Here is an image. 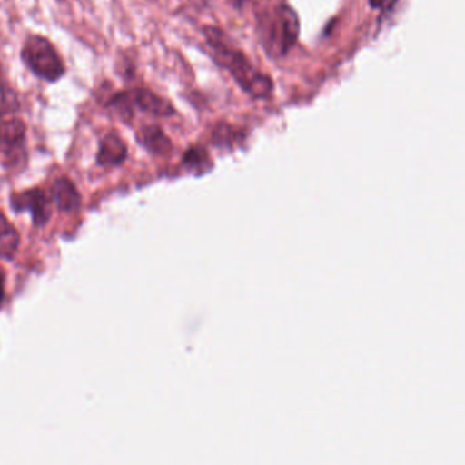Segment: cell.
<instances>
[{
  "label": "cell",
  "instance_id": "cell-12",
  "mask_svg": "<svg viewBox=\"0 0 465 465\" xmlns=\"http://www.w3.org/2000/svg\"><path fill=\"white\" fill-rule=\"evenodd\" d=\"M397 0H369L372 9L388 10L396 5Z\"/></svg>",
  "mask_w": 465,
  "mask_h": 465
},
{
  "label": "cell",
  "instance_id": "cell-6",
  "mask_svg": "<svg viewBox=\"0 0 465 465\" xmlns=\"http://www.w3.org/2000/svg\"><path fill=\"white\" fill-rule=\"evenodd\" d=\"M129 92L130 103L133 108L141 113L148 114L154 118H170L175 115V108L164 97L159 96L149 89L138 88Z\"/></svg>",
  "mask_w": 465,
  "mask_h": 465
},
{
  "label": "cell",
  "instance_id": "cell-9",
  "mask_svg": "<svg viewBox=\"0 0 465 465\" xmlns=\"http://www.w3.org/2000/svg\"><path fill=\"white\" fill-rule=\"evenodd\" d=\"M138 143L157 156H167L173 152V143L165 134L164 130L157 124L143 127L137 134Z\"/></svg>",
  "mask_w": 465,
  "mask_h": 465
},
{
  "label": "cell",
  "instance_id": "cell-7",
  "mask_svg": "<svg viewBox=\"0 0 465 465\" xmlns=\"http://www.w3.org/2000/svg\"><path fill=\"white\" fill-rule=\"evenodd\" d=\"M127 159V146L116 133H108L100 141L97 152V164L100 167L113 168L124 164Z\"/></svg>",
  "mask_w": 465,
  "mask_h": 465
},
{
  "label": "cell",
  "instance_id": "cell-1",
  "mask_svg": "<svg viewBox=\"0 0 465 465\" xmlns=\"http://www.w3.org/2000/svg\"><path fill=\"white\" fill-rule=\"evenodd\" d=\"M214 61L230 73L244 94L255 100L269 99L273 94V81L252 66L242 51L227 43L224 34L216 28L203 29Z\"/></svg>",
  "mask_w": 465,
  "mask_h": 465
},
{
  "label": "cell",
  "instance_id": "cell-4",
  "mask_svg": "<svg viewBox=\"0 0 465 465\" xmlns=\"http://www.w3.org/2000/svg\"><path fill=\"white\" fill-rule=\"evenodd\" d=\"M26 157V124L12 118L0 122V163L15 168Z\"/></svg>",
  "mask_w": 465,
  "mask_h": 465
},
{
  "label": "cell",
  "instance_id": "cell-13",
  "mask_svg": "<svg viewBox=\"0 0 465 465\" xmlns=\"http://www.w3.org/2000/svg\"><path fill=\"white\" fill-rule=\"evenodd\" d=\"M5 299V280L4 274L0 273V306L4 303Z\"/></svg>",
  "mask_w": 465,
  "mask_h": 465
},
{
  "label": "cell",
  "instance_id": "cell-3",
  "mask_svg": "<svg viewBox=\"0 0 465 465\" xmlns=\"http://www.w3.org/2000/svg\"><path fill=\"white\" fill-rule=\"evenodd\" d=\"M21 61L32 74L48 84L61 81L66 74L64 59L47 37L31 35L21 48Z\"/></svg>",
  "mask_w": 465,
  "mask_h": 465
},
{
  "label": "cell",
  "instance_id": "cell-2",
  "mask_svg": "<svg viewBox=\"0 0 465 465\" xmlns=\"http://www.w3.org/2000/svg\"><path fill=\"white\" fill-rule=\"evenodd\" d=\"M257 21L261 43L273 58L287 55L298 43L301 23L295 10L288 5H276L261 13Z\"/></svg>",
  "mask_w": 465,
  "mask_h": 465
},
{
  "label": "cell",
  "instance_id": "cell-11",
  "mask_svg": "<svg viewBox=\"0 0 465 465\" xmlns=\"http://www.w3.org/2000/svg\"><path fill=\"white\" fill-rule=\"evenodd\" d=\"M206 159V153L203 151V149L200 148H192L190 151L186 152V154H184V164L187 165V167H201V165L205 163Z\"/></svg>",
  "mask_w": 465,
  "mask_h": 465
},
{
  "label": "cell",
  "instance_id": "cell-8",
  "mask_svg": "<svg viewBox=\"0 0 465 465\" xmlns=\"http://www.w3.org/2000/svg\"><path fill=\"white\" fill-rule=\"evenodd\" d=\"M53 193V200L56 208L62 212H75L81 206V194L78 193L77 187L70 179L59 178L54 182L51 187Z\"/></svg>",
  "mask_w": 465,
  "mask_h": 465
},
{
  "label": "cell",
  "instance_id": "cell-5",
  "mask_svg": "<svg viewBox=\"0 0 465 465\" xmlns=\"http://www.w3.org/2000/svg\"><path fill=\"white\" fill-rule=\"evenodd\" d=\"M12 208L15 212H31L34 224L42 227L51 217V203L42 189L25 190L12 195Z\"/></svg>",
  "mask_w": 465,
  "mask_h": 465
},
{
  "label": "cell",
  "instance_id": "cell-10",
  "mask_svg": "<svg viewBox=\"0 0 465 465\" xmlns=\"http://www.w3.org/2000/svg\"><path fill=\"white\" fill-rule=\"evenodd\" d=\"M20 247V235L9 220L0 213V258L13 260Z\"/></svg>",
  "mask_w": 465,
  "mask_h": 465
}]
</instances>
